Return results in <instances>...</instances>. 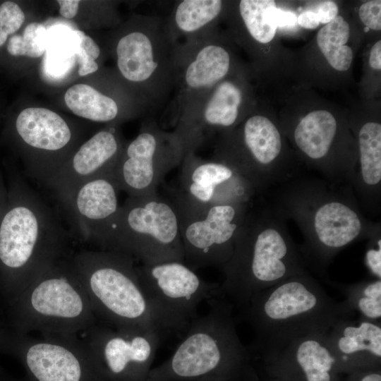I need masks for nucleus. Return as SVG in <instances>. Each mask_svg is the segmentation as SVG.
<instances>
[{
    "label": "nucleus",
    "instance_id": "1",
    "mask_svg": "<svg viewBox=\"0 0 381 381\" xmlns=\"http://www.w3.org/2000/svg\"><path fill=\"white\" fill-rule=\"evenodd\" d=\"M65 230L51 208L18 174L0 219V296L7 306L46 268L66 257Z\"/></svg>",
    "mask_w": 381,
    "mask_h": 381
},
{
    "label": "nucleus",
    "instance_id": "2",
    "mask_svg": "<svg viewBox=\"0 0 381 381\" xmlns=\"http://www.w3.org/2000/svg\"><path fill=\"white\" fill-rule=\"evenodd\" d=\"M352 316L307 272L291 276L255 294L239 310L255 339L248 347L253 358L279 350L304 335L327 334L340 318Z\"/></svg>",
    "mask_w": 381,
    "mask_h": 381
},
{
    "label": "nucleus",
    "instance_id": "3",
    "mask_svg": "<svg viewBox=\"0 0 381 381\" xmlns=\"http://www.w3.org/2000/svg\"><path fill=\"white\" fill-rule=\"evenodd\" d=\"M197 316L172 355L146 381H260L253 357L237 334L234 306L217 296Z\"/></svg>",
    "mask_w": 381,
    "mask_h": 381
},
{
    "label": "nucleus",
    "instance_id": "4",
    "mask_svg": "<svg viewBox=\"0 0 381 381\" xmlns=\"http://www.w3.org/2000/svg\"><path fill=\"white\" fill-rule=\"evenodd\" d=\"M279 217L247 210L233 254L222 268L219 296L243 308L257 293L306 272L301 252Z\"/></svg>",
    "mask_w": 381,
    "mask_h": 381
},
{
    "label": "nucleus",
    "instance_id": "5",
    "mask_svg": "<svg viewBox=\"0 0 381 381\" xmlns=\"http://www.w3.org/2000/svg\"><path fill=\"white\" fill-rule=\"evenodd\" d=\"M71 258L97 320L114 327L154 330L163 337L176 334L147 296L131 256L83 250Z\"/></svg>",
    "mask_w": 381,
    "mask_h": 381
},
{
    "label": "nucleus",
    "instance_id": "6",
    "mask_svg": "<svg viewBox=\"0 0 381 381\" xmlns=\"http://www.w3.org/2000/svg\"><path fill=\"white\" fill-rule=\"evenodd\" d=\"M71 256L46 268L8 306V329L19 334L79 337L97 322Z\"/></svg>",
    "mask_w": 381,
    "mask_h": 381
},
{
    "label": "nucleus",
    "instance_id": "7",
    "mask_svg": "<svg viewBox=\"0 0 381 381\" xmlns=\"http://www.w3.org/2000/svg\"><path fill=\"white\" fill-rule=\"evenodd\" d=\"M99 250L119 252L142 264L184 262L176 211L157 193L128 197Z\"/></svg>",
    "mask_w": 381,
    "mask_h": 381
},
{
    "label": "nucleus",
    "instance_id": "8",
    "mask_svg": "<svg viewBox=\"0 0 381 381\" xmlns=\"http://www.w3.org/2000/svg\"><path fill=\"white\" fill-rule=\"evenodd\" d=\"M285 203L306 238L301 250L305 263L321 273L339 251L368 234L361 213L340 194L303 187L291 193Z\"/></svg>",
    "mask_w": 381,
    "mask_h": 381
},
{
    "label": "nucleus",
    "instance_id": "9",
    "mask_svg": "<svg viewBox=\"0 0 381 381\" xmlns=\"http://www.w3.org/2000/svg\"><path fill=\"white\" fill-rule=\"evenodd\" d=\"M135 20L134 26L116 42V66L152 113L167 104L174 90V46L165 18L150 14Z\"/></svg>",
    "mask_w": 381,
    "mask_h": 381
},
{
    "label": "nucleus",
    "instance_id": "10",
    "mask_svg": "<svg viewBox=\"0 0 381 381\" xmlns=\"http://www.w3.org/2000/svg\"><path fill=\"white\" fill-rule=\"evenodd\" d=\"M178 216L184 262L191 269L222 268L230 260L246 204H203L169 189Z\"/></svg>",
    "mask_w": 381,
    "mask_h": 381
},
{
    "label": "nucleus",
    "instance_id": "11",
    "mask_svg": "<svg viewBox=\"0 0 381 381\" xmlns=\"http://www.w3.org/2000/svg\"><path fill=\"white\" fill-rule=\"evenodd\" d=\"M0 352L16 358L29 381H106L78 336L19 334L5 325Z\"/></svg>",
    "mask_w": 381,
    "mask_h": 381
},
{
    "label": "nucleus",
    "instance_id": "12",
    "mask_svg": "<svg viewBox=\"0 0 381 381\" xmlns=\"http://www.w3.org/2000/svg\"><path fill=\"white\" fill-rule=\"evenodd\" d=\"M184 155L173 131L163 129L155 119L150 117L138 135L124 145L114 168L119 190L129 197L157 193L159 184L181 164Z\"/></svg>",
    "mask_w": 381,
    "mask_h": 381
},
{
    "label": "nucleus",
    "instance_id": "13",
    "mask_svg": "<svg viewBox=\"0 0 381 381\" xmlns=\"http://www.w3.org/2000/svg\"><path fill=\"white\" fill-rule=\"evenodd\" d=\"M136 270L147 296L176 334L184 333L202 301L219 296V284L205 281L184 262L141 264Z\"/></svg>",
    "mask_w": 381,
    "mask_h": 381
},
{
    "label": "nucleus",
    "instance_id": "14",
    "mask_svg": "<svg viewBox=\"0 0 381 381\" xmlns=\"http://www.w3.org/2000/svg\"><path fill=\"white\" fill-rule=\"evenodd\" d=\"M79 337L106 381H146L163 336L97 322Z\"/></svg>",
    "mask_w": 381,
    "mask_h": 381
},
{
    "label": "nucleus",
    "instance_id": "15",
    "mask_svg": "<svg viewBox=\"0 0 381 381\" xmlns=\"http://www.w3.org/2000/svg\"><path fill=\"white\" fill-rule=\"evenodd\" d=\"M8 133L23 152L25 173L44 185L70 157L73 131L50 109H23L13 119Z\"/></svg>",
    "mask_w": 381,
    "mask_h": 381
},
{
    "label": "nucleus",
    "instance_id": "16",
    "mask_svg": "<svg viewBox=\"0 0 381 381\" xmlns=\"http://www.w3.org/2000/svg\"><path fill=\"white\" fill-rule=\"evenodd\" d=\"M282 137L267 117H248L236 133L224 132L213 159L231 167L253 189L273 179L270 167L280 155Z\"/></svg>",
    "mask_w": 381,
    "mask_h": 381
},
{
    "label": "nucleus",
    "instance_id": "17",
    "mask_svg": "<svg viewBox=\"0 0 381 381\" xmlns=\"http://www.w3.org/2000/svg\"><path fill=\"white\" fill-rule=\"evenodd\" d=\"M243 102V88L226 78L183 107L174 119L173 132L184 153H196L216 132L231 129Z\"/></svg>",
    "mask_w": 381,
    "mask_h": 381
},
{
    "label": "nucleus",
    "instance_id": "18",
    "mask_svg": "<svg viewBox=\"0 0 381 381\" xmlns=\"http://www.w3.org/2000/svg\"><path fill=\"white\" fill-rule=\"evenodd\" d=\"M175 86L174 119L186 106L223 80L231 68V56L217 39V30L186 45L174 48Z\"/></svg>",
    "mask_w": 381,
    "mask_h": 381
},
{
    "label": "nucleus",
    "instance_id": "19",
    "mask_svg": "<svg viewBox=\"0 0 381 381\" xmlns=\"http://www.w3.org/2000/svg\"><path fill=\"white\" fill-rule=\"evenodd\" d=\"M326 334L301 336L254 358L258 374L272 381H341Z\"/></svg>",
    "mask_w": 381,
    "mask_h": 381
},
{
    "label": "nucleus",
    "instance_id": "20",
    "mask_svg": "<svg viewBox=\"0 0 381 381\" xmlns=\"http://www.w3.org/2000/svg\"><path fill=\"white\" fill-rule=\"evenodd\" d=\"M114 169L78 186L60 202L80 237L101 248L120 205Z\"/></svg>",
    "mask_w": 381,
    "mask_h": 381
},
{
    "label": "nucleus",
    "instance_id": "21",
    "mask_svg": "<svg viewBox=\"0 0 381 381\" xmlns=\"http://www.w3.org/2000/svg\"><path fill=\"white\" fill-rule=\"evenodd\" d=\"M180 192L203 204H246L251 186L231 167L219 160L205 159L194 152L181 162Z\"/></svg>",
    "mask_w": 381,
    "mask_h": 381
},
{
    "label": "nucleus",
    "instance_id": "22",
    "mask_svg": "<svg viewBox=\"0 0 381 381\" xmlns=\"http://www.w3.org/2000/svg\"><path fill=\"white\" fill-rule=\"evenodd\" d=\"M123 147L116 128L101 130L83 143L45 186L61 202L80 183L114 169Z\"/></svg>",
    "mask_w": 381,
    "mask_h": 381
},
{
    "label": "nucleus",
    "instance_id": "23",
    "mask_svg": "<svg viewBox=\"0 0 381 381\" xmlns=\"http://www.w3.org/2000/svg\"><path fill=\"white\" fill-rule=\"evenodd\" d=\"M326 340L341 374L381 368V322L359 316L340 318L327 332Z\"/></svg>",
    "mask_w": 381,
    "mask_h": 381
},
{
    "label": "nucleus",
    "instance_id": "24",
    "mask_svg": "<svg viewBox=\"0 0 381 381\" xmlns=\"http://www.w3.org/2000/svg\"><path fill=\"white\" fill-rule=\"evenodd\" d=\"M224 8L221 0L176 1L166 27L174 48L199 40L216 29Z\"/></svg>",
    "mask_w": 381,
    "mask_h": 381
},
{
    "label": "nucleus",
    "instance_id": "25",
    "mask_svg": "<svg viewBox=\"0 0 381 381\" xmlns=\"http://www.w3.org/2000/svg\"><path fill=\"white\" fill-rule=\"evenodd\" d=\"M359 171L352 177L365 198L377 196L381 183V125L367 122L358 133Z\"/></svg>",
    "mask_w": 381,
    "mask_h": 381
},
{
    "label": "nucleus",
    "instance_id": "26",
    "mask_svg": "<svg viewBox=\"0 0 381 381\" xmlns=\"http://www.w3.org/2000/svg\"><path fill=\"white\" fill-rule=\"evenodd\" d=\"M337 123L325 110L313 111L305 116L294 130V140L308 157L320 161L326 156L334 140Z\"/></svg>",
    "mask_w": 381,
    "mask_h": 381
},
{
    "label": "nucleus",
    "instance_id": "27",
    "mask_svg": "<svg viewBox=\"0 0 381 381\" xmlns=\"http://www.w3.org/2000/svg\"><path fill=\"white\" fill-rule=\"evenodd\" d=\"M64 101L75 115L92 121L112 122L120 116L119 104L115 99L86 84L69 87Z\"/></svg>",
    "mask_w": 381,
    "mask_h": 381
},
{
    "label": "nucleus",
    "instance_id": "28",
    "mask_svg": "<svg viewBox=\"0 0 381 381\" xmlns=\"http://www.w3.org/2000/svg\"><path fill=\"white\" fill-rule=\"evenodd\" d=\"M349 37V25L340 16L324 25L317 35L321 52L329 64L339 71L349 69L352 62V50L346 45Z\"/></svg>",
    "mask_w": 381,
    "mask_h": 381
},
{
    "label": "nucleus",
    "instance_id": "29",
    "mask_svg": "<svg viewBox=\"0 0 381 381\" xmlns=\"http://www.w3.org/2000/svg\"><path fill=\"white\" fill-rule=\"evenodd\" d=\"M338 286L346 297L342 302L350 314L356 312L362 318L381 322V279Z\"/></svg>",
    "mask_w": 381,
    "mask_h": 381
},
{
    "label": "nucleus",
    "instance_id": "30",
    "mask_svg": "<svg viewBox=\"0 0 381 381\" xmlns=\"http://www.w3.org/2000/svg\"><path fill=\"white\" fill-rule=\"evenodd\" d=\"M274 3L272 0H241L238 4V14L248 34L261 44L272 41L276 33L277 28L266 17L267 8Z\"/></svg>",
    "mask_w": 381,
    "mask_h": 381
},
{
    "label": "nucleus",
    "instance_id": "31",
    "mask_svg": "<svg viewBox=\"0 0 381 381\" xmlns=\"http://www.w3.org/2000/svg\"><path fill=\"white\" fill-rule=\"evenodd\" d=\"M47 31L42 23L33 22L27 25L22 33L11 36L4 49L7 58L26 56L38 58L47 49Z\"/></svg>",
    "mask_w": 381,
    "mask_h": 381
},
{
    "label": "nucleus",
    "instance_id": "32",
    "mask_svg": "<svg viewBox=\"0 0 381 381\" xmlns=\"http://www.w3.org/2000/svg\"><path fill=\"white\" fill-rule=\"evenodd\" d=\"M25 20V13L18 3L13 1L0 3V49H3L8 38L18 31Z\"/></svg>",
    "mask_w": 381,
    "mask_h": 381
},
{
    "label": "nucleus",
    "instance_id": "33",
    "mask_svg": "<svg viewBox=\"0 0 381 381\" xmlns=\"http://www.w3.org/2000/svg\"><path fill=\"white\" fill-rule=\"evenodd\" d=\"M359 17L369 29L381 30V1L373 0L363 3L359 8Z\"/></svg>",
    "mask_w": 381,
    "mask_h": 381
},
{
    "label": "nucleus",
    "instance_id": "34",
    "mask_svg": "<svg viewBox=\"0 0 381 381\" xmlns=\"http://www.w3.org/2000/svg\"><path fill=\"white\" fill-rule=\"evenodd\" d=\"M266 17L272 25L279 28L291 29L297 24V16L294 13L277 8L275 3L267 8Z\"/></svg>",
    "mask_w": 381,
    "mask_h": 381
},
{
    "label": "nucleus",
    "instance_id": "35",
    "mask_svg": "<svg viewBox=\"0 0 381 381\" xmlns=\"http://www.w3.org/2000/svg\"><path fill=\"white\" fill-rule=\"evenodd\" d=\"M365 265L375 279H381V239L377 236L371 240L365 253Z\"/></svg>",
    "mask_w": 381,
    "mask_h": 381
},
{
    "label": "nucleus",
    "instance_id": "36",
    "mask_svg": "<svg viewBox=\"0 0 381 381\" xmlns=\"http://www.w3.org/2000/svg\"><path fill=\"white\" fill-rule=\"evenodd\" d=\"M306 10H310L315 13L320 23L325 25L330 23L338 16V6L332 1L312 2Z\"/></svg>",
    "mask_w": 381,
    "mask_h": 381
},
{
    "label": "nucleus",
    "instance_id": "37",
    "mask_svg": "<svg viewBox=\"0 0 381 381\" xmlns=\"http://www.w3.org/2000/svg\"><path fill=\"white\" fill-rule=\"evenodd\" d=\"M75 57L78 64V75L85 76L96 72L99 65L95 59L88 55L85 51L78 45L75 54Z\"/></svg>",
    "mask_w": 381,
    "mask_h": 381
},
{
    "label": "nucleus",
    "instance_id": "38",
    "mask_svg": "<svg viewBox=\"0 0 381 381\" xmlns=\"http://www.w3.org/2000/svg\"><path fill=\"white\" fill-rule=\"evenodd\" d=\"M79 37V46L94 59H97L100 56V48L95 41L90 36L86 35L84 32L75 30Z\"/></svg>",
    "mask_w": 381,
    "mask_h": 381
},
{
    "label": "nucleus",
    "instance_id": "39",
    "mask_svg": "<svg viewBox=\"0 0 381 381\" xmlns=\"http://www.w3.org/2000/svg\"><path fill=\"white\" fill-rule=\"evenodd\" d=\"M341 381H381V368L356 370Z\"/></svg>",
    "mask_w": 381,
    "mask_h": 381
},
{
    "label": "nucleus",
    "instance_id": "40",
    "mask_svg": "<svg viewBox=\"0 0 381 381\" xmlns=\"http://www.w3.org/2000/svg\"><path fill=\"white\" fill-rule=\"evenodd\" d=\"M297 23L306 29H315L320 24L316 13L310 10H305L297 17Z\"/></svg>",
    "mask_w": 381,
    "mask_h": 381
},
{
    "label": "nucleus",
    "instance_id": "41",
    "mask_svg": "<svg viewBox=\"0 0 381 381\" xmlns=\"http://www.w3.org/2000/svg\"><path fill=\"white\" fill-rule=\"evenodd\" d=\"M57 2L59 5V13L64 18L71 19L76 16L80 1L59 0Z\"/></svg>",
    "mask_w": 381,
    "mask_h": 381
},
{
    "label": "nucleus",
    "instance_id": "42",
    "mask_svg": "<svg viewBox=\"0 0 381 381\" xmlns=\"http://www.w3.org/2000/svg\"><path fill=\"white\" fill-rule=\"evenodd\" d=\"M369 64L375 70L381 69V41L377 42L371 48Z\"/></svg>",
    "mask_w": 381,
    "mask_h": 381
},
{
    "label": "nucleus",
    "instance_id": "43",
    "mask_svg": "<svg viewBox=\"0 0 381 381\" xmlns=\"http://www.w3.org/2000/svg\"><path fill=\"white\" fill-rule=\"evenodd\" d=\"M7 200V188L6 187L0 172V219L4 210Z\"/></svg>",
    "mask_w": 381,
    "mask_h": 381
},
{
    "label": "nucleus",
    "instance_id": "44",
    "mask_svg": "<svg viewBox=\"0 0 381 381\" xmlns=\"http://www.w3.org/2000/svg\"><path fill=\"white\" fill-rule=\"evenodd\" d=\"M0 381H29L27 377L17 378L0 368Z\"/></svg>",
    "mask_w": 381,
    "mask_h": 381
},
{
    "label": "nucleus",
    "instance_id": "45",
    "mask_svg": "<svg viewBox=\"0 0 381 381\" xmlns=\"http://www.w3.org/2000/svg\"><path fill=\"white\" fill-rule=\"evenodd\" d=\"M259 377H260V381H272L270 379H268V378H267L265 376L261 375H259Z\"/></svg>",
    "mask_w": 381,
    "mask_h": 381
},
{
    "label": "nucleus",
    "instance_id": "46",
    "mask_svg": "<svg viewBox=\"0 0 381 381\" xmlns=\"http://www.w3.org/2000/svg\"><path fill=\"white\" fill-rule=\"evenodd\" d=\"M5 325L6 324L4 321H2L1 317L0 315V331L4 327Z\"/></svg>",
    "mask_w": 381,
    "mask_h": 381
},
{
    "label": "nucleus",
    "instance_id": "47",
    "mask_svg": "<svg viewBox=\"0 0 381 381\" xmlns=\"http://www.w3.org/2000/svg\"><path fill=\"white\" fill-rule=\"evenodd\" d=\"M368 30H369V28H368L367 27L365 28V32H368Z\"/></svg>",
    "mask_w": 381,
    "mask_h": 381
},
{
    "label": "nucleus",
    "instance_id": "48",
    "mask_svg": "<svg viewBox=\"0 0 381 381\" xmlns=\"http://www.w3.org/2000/svg\"><path fill=\"white\" fill-rule=\"evenodd\" d=\"M199 381H209V380H199Z\"/></svg>",
    "mask_w": 381,
    "mask_h": 381
}]
</instances>
